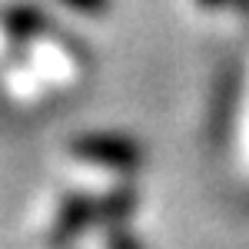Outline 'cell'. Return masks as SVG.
<instances>
[{
  "instance_id": "6da1fadb",
  "label": "cell",
  "mask_w": 249,
  "mask_h": 249,
  "mask_svg": "<svg viewBox=\"0 0 249 249\" xmlns=\"http://www.w3.org/2000/svg\"><path fill=\"white\" fill-rule=\"evenodd\" d=\"M80 156H90V160H100V163H110V166H133L140 153L136 146L123 143V140H110V136H93V140H80L77 143Z\"/></svg>"
},
{
  "instance_id": "7a4b0ae2",
  "label": "cell",
  "mask_w": 249,
  "mask_h": 249,
  "mask_svg": "<svg viewBox=\"0 0 249 249\" xmlns=\"http://www.w3.org/2000/svg\"><path fill=\"white\" fill-rule=\"evenodd\" d=\"M3 27L17 40H27V37H34L37 30L47 27V17H43L40 7H14V10L3 14Z\"/></svg>"
},
{
  "instance_id": "3957f363",
  "label": "cell",
  "mask_w": 249,
  "mask_h": 249,
  "mask_svg": "<svg viewBox=\"0 0 249 249\" xmlns=\"http://www.w3.org/2000/svg\"><path fill=\"white\" fill-rule=\"evenodd\" d=\"M67 7H73V10H83V14H100L110 0H63Z\"/></svg>"
},
{
  "instance_id": "277c9868",
  "label": "cell",
  "mask_w": 249,
  "mask_h": 249,
  "mask_svg": "<svg viewBox=\"0 0 249 249\" xmlns=\"http://www.w3.org/2000/svg\"><path fill=\"white\" fill-rule=\"evenodd\" d=\"M203 3H216V7H223V3H239V7H249V0H203Z\"/></svg>"
}]
</instances>
